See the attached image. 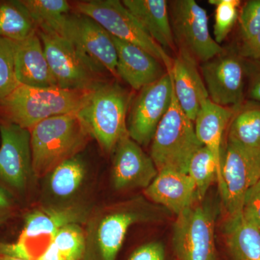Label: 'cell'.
I'll use <instances>...</instances> for the list:
<instances>
[{"label":"cell","instance_id":"obj_1","mask_svg":"<svg viewBox=\"0 0 260 260\" xmlns=\"http://www.w3.org/2000/svg\"><path fill=\"white\" fill-rule=\"evenodd\" d=\"M91 92L57 86L37 88L19 85L0 99L1 122L30 130L53 116L77 114Z\"/></svg>","mask_w":260,"mask_h":260},{"label":"cell","instance_id":"obj_2","mask_svg":"<svg viewBox=\"0 0 260 260\" xmlns=\"http://www.w3.org/2000/svg\"><path fill=\"white\" fill-rule=\"evenodd\" d=\"M32 174H51L63 162L77 156L92 139L78 114L53 116L30 129Z\"/></svg>","mask_w":260,"mask_h":260},{"label":"cell","instance_id":"obj_3","mask_svg":"<svg viewBox=\"0 0 260 260\" xmlns=\"http://www.w3.org/2000/svg\"><path fill=\"white\" fill-rule=\"evenodd\" d=\"M129 103L125 89L107 82L90 93L77 113L106 153L114 152L119 142L129 135L126 114Z\"/></svg>","mask_w":260,"mask_h":260},{"label":"cell","instance_id":"obj_4","mask_svg":"<svg viewBox=\"0 0 260 260\" xmlns=\"http://www.w3.org/2000/svg\"><path fill=\"white\" fill-rule=\"evenodd\" d=\"M151 142L150 157L158 172L173 170L187 174L191 158L203 147L194 122L183 112L174 91L170 107Z\"/></svg>","mask_w":260,"mask_h":260},{"label":"cell","instance_id":"obj_5","mask_svg":"<svg viewBox=\"0 0 260 260\" xmlns=\"http://www.w3.org/2000/svg\"><path fill=\"white\" fill-rule=\"evenodd\" d=\"M86 210L78 205L40 208L28 213L14 243L0 242V255L37 260L53 242L57 232L69 224L83 223Z\"/></svg>","mask_w":260,"mask_h":260},{"label":"cell","instance_id":"obj_6","mask_svg":"<svg viewBox=\"0 0 260 260\" xmlns=\"http://www.w3.org/2000/svg\"><path fill=\"white\" fill-rule=\"evenodd\" d=\"M37 32L57 87L93 91L107 83V70L73 43L57 34Z\"/></svg>","mask_w":260,"mask_h":260},{"label":"cell","instance_id":"obj_7","mask_svg":"<svg viewBox=\"0 0 260 260\" xmlns=\"http://www.w3.org/2000/svg\"><path fill=\"white\" fill-rule=\"evenodd\" d=\"M78 13L90 17L113 37L138 46L158 59L171 72L173 59L149 36L134 15L119 0H88L75 3Z\"/></svg>","mask_w":260,"mask_h":260},{"label":"cell","instance_id":"obj_8","mask_svg":"<svg viewBox=\"0 0 260 260\" xmlns=\"http://www.w3.org/2000/svg\"><path fill=\"white\" fill-rule=\"evenodd\" d=\"M169 15L174 42L180 50L203 63L223 52L210 34L206 11L194 0L171 2Z\"/></svg>","mask_w":260,"mask_h":260},{"label":"cell","instance_id":"obj_9","mask_svg":"<svg viewBox=\"0 0 260 260\" xmlns=\"http://www.w3.org/2000/svg\"><path fill=\"white\" fill-rule=\"evenodd\" d=\"M172 243L179 260H217L215 220L211 209L191 206L177 215Z\"/></svg>","mask_w":260,"mask_h":260},{"label":"cell","instance_id":"obj_10","mask_svg":"<svg viewBox=\"0 0 260 260\" xmlns=\"http://www.w3.org/2000/svg\"><path fill=\"white\" fill-rule=\"evenodd\" d=\"M222 199L229 216L242 213L246 191L260 180V150L228 141L222 156Z\"/></svg>","mask_w":260,"mask_h":260},{"label":"cell","instance_id":"obj_11","mask_svg":"<svg viewBox=\"0 0 260 260\" xmlns=\"http://www.w3.org/2000/svg\"><path fill=\"white\" fill-rule=\"evenodd\" d=\"M174 88L170 73L140 90L129 111L127 130L129 138L141 145L153 140L159 123L172 103Z\"/></svg>","mask_w":260,"mask_h":260},{"label":"cell","instance_id":"obj_12","mask_svg":"<svg viewBox=\"0 0 260 260\" xmlns=\"http://www.w3.org/2000/svg\"><path fill=\"white\" fill-rule=\"evenodd\" d=\"M201 70L212 102L235 111L242 107L246 73L242 56L223 51L203 63Z\"/></svg>","mask_w":260,"mask_h":260},{"label":"cell","instance_id":"obj_13","mask_svg":"<svg viewBox=\"0 0 260 260\" xmlns=\"http://www.w3.org/2000/svg\"><path fill=\"white\" fill-rule=\"evenodd\" d=\"M0 184L21 192L32 174L30 130L0 122Z\"/></svg>","mask_w":260,"mask_h":260},{"label":"cell","instance_id":"obj_14","mask_svg":"<svg viewBox=\"0 0 260 260\" xmlns=\"http://www.w3.org/2000/svg\"><path fill=\"white\" fill-rule=\"evenodd\" d=\"M107 72L116 76L117 53L112 36L93 19L81 13L67 15L60 35Z\"/></svg>","mask_w":260,"mask_h":260},{"label":"cell","instance_id":"obj_15","mask_svg":"<svg viewBox=\"0 0 260 260\" xmlns=\"http://www.w3.org/2000/svg\"><path fill=\"white\" fill-rule=\"evenodd\" d=\"M114 153L112 177L116 190L146 189L158 174L150 155L129 135L119 142Z\"/></svg>","mask_w":260,"mask_h":260},{"label":"cell","instance_id":"obj_16","mask_svg":"<svg viewBox=\"0 0 260 260\" xmlns=\"http://www.w3.org/2000/svg\"><path fill=\"white\" fill-rule=\"evenodd\" d=\"M169 73L172 75L173 88L179 106L188 118L194 122L202 107L210 99L197 67V61L189 53L179 49Z\"/></svg>","mask_w":260,"mask_h":260},{"label":"cell","instance_id":"obj_17","mask_svg":"<svg viewBox=\"0 0 260 260\" xmlns=\"http://www.w3.org/2000/svg\"><path fill=\"white\" fill-rule=\"evenodd\" d=\"M112 39L117 53L116 76L132 88L140 91L166 74L162 63L144 49L115 37Z\"/></svg>","mask_w":260,"mask_h":260},{"label":"cell","instance_id":"obj_18","mask_svg":"<svg viewBox=\"0 0 260 260\" xmlns=\"http://www.w3.org/2000/svg\"><path fill=\"white\" fill-rule=\"evenodd\" d=\"M15 43V75L20 85L37 88L57 86L38 32Z\"/></svg>","mask_w":260,"mask_h":260},{"label":"cell","instance_id":"obj_19","mask_svg":"<svg viewBox=\"0 0 260 260\" xmlns=\"http://www.w3.org/2000/svg\"><path fill=\"white\" fill-rule=\"evenodd\" d=\"M145 194L148 199L179 215L192 206L197 198L196 186L188 174L162 170L145 189Z\"/></svg>","mask_w":260,"mask_h":260},{"label":"cell","instance_id":"obj_20","mask_svg":"<svg viewBox=\"0 0 260 260\" xmlns=\"http://www.w3.org/2000/svg\"><path fill=\"white\" fill-rule=\"evenodd\" d=\"M126 7L149 36L164 49H174L169 2L166 0H123Z\"/></svg>","mask_w":260,"mask_h":260},{"label":"cell","instance_id":"obj_21","mask_svg":"<svg viewBox=\"0 0 260 260\" xmlns=\"http://www.w3.org/2000/svg\"><path fill=\"white\" fill-rule=\"evenodd\" d=\"M236 112L234 109L217 105L209 99L202 107L194 121L197 137L203 146L208 149L213 155L221 179L223 156L221 145L223 133ZM222 191L223 189L220 194Z\"/></svg>","mask_w":260,"mask_h":260},{"label":"cell","instance_id":"obj_22","mask_svg":"<svg viewBox=\"0 0 260 260\" xmlns=\"http://www.w3.org/2000/svg\"><path fill=\"white\" fill-rule=\"evenodd\" d=\"M225 237L232 260H260V230L242 213L229 216Z\"/></svg>","mask_w":260,"mask_h":260},{"label":"cell","instance_id":"obj_23","mask_svg":"<svg viewBox=\"0 0 260 260\" xmlns=\"http://www.w3.org/2000/svg\"><path fill=\"white\" fill-rule=\"evenodd\" d=\"M144 218L133 210H122L107 215L99 224L98 243L103 260H116L130 226Z\"/></svg>","mask_w":260,"mask_h":260},{"label":"cell","instance_id":"obj_24","mask_svg":"<svg viewBox=\"0 0 260 260\" xmlns=\"http://www.w3.org/2000/svg\"><path fill=\"white\" fill-rule=\"evenodd\" d=\"M37 31V25L21 0L0 1V37L19 42Z\"/></svg>","mask_w":260,"mask_h":260},{"label":"cell","instance_id":"obj_25","mask_svg":"<svg viewBox=\"0 0 260 260\" xmlns=\"http://www.w3.org/2000/svg\"><path fill=\"white\" fill-rule=\"evenodd\" d=\"M228 141L260 150V104L241 107L229 123Z\"/></svg>","mask_w":260,"mask_h":260},{"label":"cell","instance_id":"obj_26","mask_svg":"<svg viewBox=\"0 0 260 260\" xmlns=\"http://www.w3.org/2000/svg\"><path fill=\"white\" fill-rule=\"evenodd\" d=\"M37 25L38 31L60 35L63 23L71 11L66 0H21Z\"/></svg>","mask_w":260,"mask_h":260},{"label":"cell","instance_id":"obj_27","mask_svg":"<svg viewBox=\"0 0 260 260\" xmlns=\"http://www.w3.org/2000/svg\"><path fill=\"white\" fill-rule=\"evenodd\" d=\"M187 174L194 181L197 198L202 200L214 181H218L221 192L223 181L215 158L208 149L203 146L193 155L188 166Z\"/></svg>","mask_w":260,"mask_h":260},{"label":"cell","instance_id":"obj_28","mask_svg":"<svg viewBox=\"0 0 260 260\" xmlns=\"http://www.w3.org/2000/svg\"><path fill=\"white\" fill-rule=\"evenodd\" d=\"M85 172L83 162L77 156L63 162L51 173V191L61 198L70 196L81 185Z\"/></svg>","mask_w":260,"mask_h":260},{"label":"cell","instance_id":"obj_29","mask_svg":"<svg viewBox=\"0 0 260 260\" xmlns=\"http://www.w3.org/2000/svg\"><path fill=\"white\" fill-rule=\"evenodd\" d=\"M53 243L67 260H80L85 250V239L78 224H69L61 228Z\"/></svg>","mask_w":260,"mask_h":260},{"label":"cell","instance_id":"obj_30","mask_svg":"<svg viewBox=\"0 0 260 260\" xmlns=\"http://www.w3.org/2000/svg\"><path fill=\"white\" fill-rule=\"evenodd\" d=\"M210 4L215 5L214 39L218 44L226 39L239 18V0H210Z\"/></svg>","mask_w":260,"mask_h":260},{"label":"cell","instance_id":"obj_31","mask_svg":"<svg viewBox=\"0 0 260 260\" xmlns=\"http://www.w3.org/2000/svg\"><path fill=\"white\" fill-rule=\"evenodd\" d=\"M15 43L0 37V99L20 85L15 75Z\"/></svg>","mask_w":260,"mask_h":260},{"label":"cell","instance_id":"obj_32","mask_svg":"<svg viewBox=\"0 0 260 260\" xmlns=\"http://www.w3.org/2000/svg\"><path fill=\"white\" fill-rule=\"evenodd\" d=\"M243 42L251 40L260 32V0L246 2L239 13Z\"/></svg>","mask_w":260,"mask_h":260},{"label":"cell","instance_id":"obj_33","mask_svg":"<svg viewBox=\"0 0 260 260\" xmlns=\"http://www.w3.org/2000/svg\"><path fill=\"white\" fill-rule=\"evenodd\" d=\"M242 214L246 220L260 230V180L246 191Z\"/></svg>","mask_w":260,"mask_h":260},{"label":"cell","instance_id":"obj_34","mask_svg":"<svg viewBox=\"0 0 260 260\" xmlns=\"http://www.w3.org/2000/svg\"><path fill=\"white\" fill-rule=\"evenodd\" d=\"M129 260H165V249L161 243L151 242L140 246Z\"/></svg>","mask_w":260,"mask_h":260},{"label":"cell","instance_id":"obj_35","mask_svg":"<svg viewBox=\"0 0 260 260\" xmlns=\"http://www.w3.org/2000/svg\"><path fill=\"white\" fill-rule=\"evenodd\" d=\"M14 202L8 189L0 186V225L8 221L14 213Z\"/></svg>","mask_w":260,"mask_h":260},{"label":"cell","instance_id":"obj_36","mask_svg":"<svg viewBox=\"0 0 260 260\" xmlns=\"http://www.w3.org/2000/svg\"><path fill=\"white\" fill-rule=\"evenodd\" d=\"M240 55L254 60L260 61V32L251 40L243 42Z\"/></svg>","mask_w":260,"mask_h":260},{"label":"cell","instance_id":"obj_37","mask_svg":"<svg viewBox=\"0 0 260 260\" xmlns=\"http://www.w3.org/2000/svg\"><path fill=\"white\" fill-rule=\"evenodd\" d=\"M253 75L250 86H249V96L253 101L260 103V68Z\"/></svg>","mask_w":260,"mask_h":260},{"label":"cell","instance_id":"obj_38","mask_svg":"<svg viewBox=\"0 0 260 260\" xmlns=\"http://www.w3.org/2000/svg\"><path fill=\"white\" fill-rule=\"evenodd\" d=\"M37 260H67L64 256L58 250L54 243H51L44 252Z\"/></svg>","mask_w":260,"mask_h":260},{"label":"cell","instance_id":"obj_39","mask_svg":"<svg viewBox=\"0 0 260 260\" xmlns=\"http://www.w3.org/2000/svg\"><path fill=\"white\" fill-rule=\"evenodd\" d=\"M0 260H25L17 259V258L10 257V256L0 255Z\"/></svg>","mask_w":260,"mask_h":260}]
</instances>
